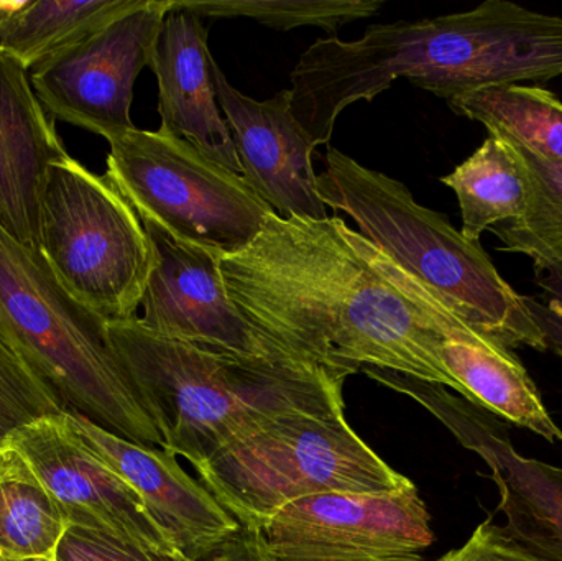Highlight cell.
Wrapping results in <instances>:
<instances>
[{
    "instance_id": "6da1fadb",
    "label": "cell",
    "mask_w": 562,
    "mask_h": 561,
    "mask_svg": "<svg viewBox=\"0 0 562 561\" xmlns=\"http://www.w3.org/2000/svg\"><path fill=\"white\" fill-rule=\"evenodd\" d=\"M234 305L270 341L337 374L389 369L465 397L415 280L342 217L283 220L221 257Z\"/></svg>"
},
{
    "instance_id": "7a4b0ae2",
    "label": "cell",
    "mask_w": 562,
    "mask_h": 561,
    "mask_svg": "<svg viewBox=\"0 0 562 561\" xmlns=\"http://www.w3.org/2000/svg\"><path fill=\"white\" fill-rule=\"evenodd\" d=\"M562 75V16L487 0L468 12L379 23L359 40H317L291 71L293 108L321 141L344 109L370 102L405 78L451 101L484 89Z\"/></svg>"
},
{
    "instance_id": "3957f363",
    "label": "cell",
    "mask_w": 562,
    "mask_h": 561,
    "mask_svg": "<svg viewBox=\"0 0 562 561\" xmlns=\"http://www.w3.org/2000/svg\"><path fill=\"white\" fill-rule=\"evenodd\" d=\"M112 346L127 369L161 448L204 463L277 418L344 414L347 375L290 366L164 338L140 319L109 323Z\"/></svg>"
},
{
    "instance_id": "277c9868",
    "label": "cell",
    "mask_w": 562,
    "mask_h": 561,
    "mask_svg": "<svg viewBox=\"0 0 562 561\" xmlns=\"http://www.w3.org/2000/svg\"><path fill=\"white\" fill-rule=\"evenodd\" d=\"M324 204L352 217L360 234L396 266L438 293L472 328L505 348L548 351L524 296L498 273L479 240L422 206L395 178L329 147L317 175Z\"/></svg>"
},
{
    "instance_id": "5b68a950",
    "label": "cell",
    "mask_w": 562,
    "mask_h": 561,
    "mask_svg": "<svg viewBox=\"0 0 562 561\" xmlns=\"http://www.w3.org/2000/svg\"><path fill=\"white\" fill-rule=\"evenodd\" d=\"M0 328L56 392L66 411L147 447L160 431L112 346L109 323L56 279L42 253L0 221Z\"/></svg>"
},
{
    "instance_id": "8992f818",
    "label": "cell",
    "mask_w": 562,
    "mask_h": 561,
    "mask_svg": "<svg viewBox=\"0 0 562 561\" xmlns=\"http://www.w3.org/2000/svg\"><path fill=\"white\" fill-rule=\"evenodd\" d=\"M194 471L240 526L260 530L304 497L390 494L415 486L350 428L344 414L277 418Z\"/></svg>"
},
{
    "instance_id": "52a82bcc",
    "label": "cell",
    "mask_w": 562,
    "mask_h": 561,
    "mask_svg": "<svg viewBox=\"0 0 562 561\" xmlns=\"http://www.w3.org/2000/svg\"><path fill=\"white\" fill-rule=\"evenodd\" d=\"M40 253L61 285L104 322L137 318L154 244L111 178L92 173L71 155L46 175Z\"/></svg>"
},
{
    "instance_id": "ba28073f",
    "label": "cell",
    "mask_w": 562,
    "mask_h": 561,
    "mask_svg": "<svg viewBox=\"0 0 562 561\" xmlns=\"http://www.w3.org/2000/svg\"><path fill=\"white\" fill-rule=\"evenodd\" d=\"M105 175L142 223L221 257L246 249L273 213L244 177L161 127L111 142Z\"/></svg>"
},
{
    "instance_id": "9c48e42d",
    "label": "cell",
    "mask_w": 562,
    "mask_h": 561,
    "mask_svg": "<svg viewBox=\"0 0 562 561\" xmlns=\"http://www.w3.org/2000/svg\"><path fill=\"white\" fill-rule=\"evenodd\" d=\"M360 372L418 402L462 447L479 455L497 484L498 510L507 519L508 536L541 559L562 561V468L521 457L505 422L445 385L389 369Z\"/></svg>"
},
{
    "instance_id": "30bf717a",
    "label": "cell",
    "mask_w": 562,
    "mask_h": 561,
    "mask_svg": "<svg viewBox=\"0 0 562 561\" xmlns=\"http://www.w3.org/2000/svg\"><path fill=\"white\" fill-rule=\"evenodd\" d=\"M171 0H142L125 15L61 49L30 71V81L56 119L101 135L111 144L135 128L134 86L151 52Z\"/></svg>"
},
{
    "instance_id": "8fae6325",
    "label": "cell",
    "mask_w": 562,
    "mask_h": 561,
    "mask_svg": "<svg viewBox=\"0 0 562 561\" xmlns=\"http://www.w3.org/2000/svg\"><path fill=\"white\" fill-rule=\"evenodd\" d=\"M429 520L413 486L390 494L304 497L262 530L277 561H423L435 542Z\"/></svg>"
},
{
    "instance_id": "7c38bea8",
    "label": "cell",
    "mask_w": 562,
    "mask_h": 561,
    "mask_svg": "<svg viewBox=\"0 0 562 561\" xmlns=\"http://www.w3.org/2000/svg\"><path fill=\"white\" fill-rule=\"evenodd\" d=\"M144 226L155 253L142 300L144 316L138 318L145 328L239 358L311 366L266 338L234 305L221 273V256L178 243L154 224Z\"/></svg>"
},
{
    "instance_id": "4fadbf2b",
    "label": "cell",
    "mask_w": 562,
    "mask_h": 561,
    "mask_svg": "<svg viewBox=\"0 0 562 561\" xmlns=\"http://www.w3.org/2000/svg\"><path fill=\"white\" fill-rule=\"evenodd\" d=\"M7 447L61 504L71 526L101 530L148 552H175L137 494L69 427L65 415L23 428Z\"/></svg>"
},
{
    "instance_id": "5bb4252c",
    "label": "cell",
    "mask_w": 562,
    "mask_h": 561,
    "mask_svg": "<svg viewBox=\"0 0 562 561\" xmlns=\"http://www.w3.org/2000/svg\"><path fill=\"white\" fill-rule=\"evenodd\" d=\"M65 418L137 494L168 543L184 559H206L239 529V523L181 468L170 451L125 440L76 412L66 411Z\"/></svg>"
},
{
    "instance_id": "9a60e30c",
    "label": "cell",
    "mask_w": 562,
    "mask_h": 561,
    "mask_svg": "<svg viewBox=\"0 0 562 561\" xmlns=\"http://www.w3.org/2000/svg\"><path fill=\"white\" fill-rule=\"evenodd\" d=\"M214 78L244 180L283 220H326L313 167L316 145L294 117L290 89L257 101L234 88L217 63Z\"/></svg>"
},
{
    "instance_id": "2e32d148",
    "label": "cell",
    "mask_w": 562,
    "mask_h": 561,
    "mask_svg": "<svg viewBox=\"0 0 562 561\" xmlns=\"http://www.w3.org/2000/svg\"><path fill=\"white\" fill-rule=\"evenodd\" d=\"M214 63L203 19L171 0L148 65L157 76L160 127L243 177L233 134L217 101Z\"/></svg>"
},
{
    "instance_id": "e0dca14e",
    "label": "cell",
    "mask_w": 562,
    "mask_h": 561,
    "mask_svg": "<svg viewBox=\"0 0 562 561\" xmlns=\"http://www.w3.org/2000/svg\"><path fill=\"white\" fill-rule=\"evenodd\" d=\"M29 71L0 52V221L40 250V216L46 175L68 157Z\"/></svg>"
},
{
    "instance_id": "ac0fdd59",
    "label": "cell",
    "mask_w": 562,
    "mask_h": 561,
    "mask_svg": "<svg viewBox=\"0 0 562 561\" xmlns=\"http://www.w3.org/2000/svg\"><path fill=\"white\" fill-rule=\"evenodd\" d=\"M416 283L431 306L441 335L439 358L464 389V399L551 444L562 441L561 428L554 424L537 384L515 352L472 328L446 305L438 293L419 280Z\"/></svg>"
},
{
    "instance_id": "d6986e66",
    "label": "cell",
    "mask_w": 562,
    "mask_h": 561,
    "mask_svg": "<svg viewBox=\"0 0 562 561\" xmlns=\"http://www.w3.org/2000/svg\"><path fill=\"white\" fill-rule=\"evenodd\" d=\"M461 207V233L479 240L498 224L518 221L531 201V181L520 152L510 142L488 134L481 147L454 171L441 178Z\"/></svg>"
},
{
    "instance_id": "ffe728a7",
    "label": "cell",
    "mask_w": 562,
    "mask_h": 561,
    "mask_svg": "<svg viewBox=\"0 0 562 561\" xmlns=\"http://www.w3.org/2000/svg\"><path fill=\"white\" fill-rule=\"evenodd\" d=\"M142 0H20L0 22V52L32 71Z\"/></svg>"
},
{
    "instance_id": "44dd1931",
    "label": "cell",
    "mask_w": 562,
    "mask_h": 561,
    "mask_svg": "<svg viewBox=\"0 0 562 561\" xmlns=\"http://www.w3.org/2000/svg\"><path fill=\"white\" fill-rule=\"evenodd\" d=\"M71 529L61 504L12 448L0 451V561H58Z\"/></svg>"
},
{
    "instance_id": "7402d4cb",
    "label": "cell",
    "mask_w": 562,
    "mask_h": 561,
    "mask_svg": "<svg viewBox=\"0 0 562 561\" xmlns=\"http://www.w3.org/2000/svg\"><path fill=\"white\" fill-rule=\"evenodd\" d=\"M454 114L481 122L530 154L562 165V102L541 86H504L448 101Z\"/></svg>"
},
{
    "instance_id": "603a6c76",
    "label": "cell",
    "mask_w": 562,
    "mask_h": 561,
    "mask_svg": "<svg viewBox=\"0 0 562 561\" xmlns=\"http://www.w3.org/2000/svg\"><path fill=\"white\" fill-rule=\"evenodd\" d=\"M515 147L530 175L531 201L521 220L492 227L502 240L498 250L530 257L535 269L562 263V165Z\"/></svg>"
},
{
    "instance_id": "cb8c5ba5",
    "label": "cell",
    "mask_w": 562,
    "mask_h": 561,
    "mask_svg": "<svg viewBox=\"0 0 562 561\" xmlns=\"http://www.w3.org/2000/svg\"><path fill=\"white\" fill-rule=\"evenodd\" d=\"M175 7L213 19L256 20L269 29H323L336 38L340 26L376 15L383 0H173Z\"/></svg>"
},
{
    "instance_id": "d4e9b609",
    "label": "cell",
    "mask_w": 562,
    "mask_h": 561,
    "mask_svg": "<svg viewBox=\"0 0 562 561\" xmlns=\"http://www.w3.org/2000/svg\"><path fill=\"white\" fill-rule=\"evenodd\" d=\"M65 412L56 392L0 328V451L23 428Z\"/></svg>"
},
{
    "instance_id": "484cf974",
    "label": "cell",
    "mask_w": 562,
    "mask_h": 561,
    "mask_svg": "<svg viewBox=\"0 0 562 561\" xmlns=\"http://www.w3.org/2000/svg\"><path fill=\"white\" fill-rule=\"evenodd\" d=\"M58 561H190L180 553L148 552L101 530L71 526L59 547Z\"/></svg>"
},
{
    "instance_id": "4316f807",
    "label": "cell",
    "mask_w": 562,
    "mask_h": 561,
    "mask_svg": "<svg viewBox=\"0 0 562 561\" xmlns=\"http://www.w3.org/2000/svg\"><path fill=\"white\" fill-rule=\"evenodd\" d=\"M540 295L524 296L525 306L543 335L547 348L562 359V263L535 269Z\"/></svg>"
},
{
    "instance_id": "83f0119b",
    "label": "cell",
    "mask_w": 562,
    "mask_h": 561,
    "mask_svg": "<svg viewBox=\"0 0 562 561\" xmlns=\"http://www.w3.org/2000/svg\"><path fill=\"white\" fill-rule=\"evenodd\" d=\"M439 561H550L528 552L527 549L515 542L504 526L484 523L475 529L471 539L446 553Z\"/></svg>"
},
{
    "instance_id": "f1b7e54d",
    "label": "cell",
    "mask_w": 562,
    "mask_h": 561,
    "mask_svg": "<svg viewBox=\"0 0 562 561\" xmlns=\"http://www.w3.org/2000/svg\"><path fill=\"white\" fill-rule=\"evenodd\" d=\"M196 561H277L260 529H250L239 524V529L227 537L206 559Z\"/></svg>"
}]
</instances>
